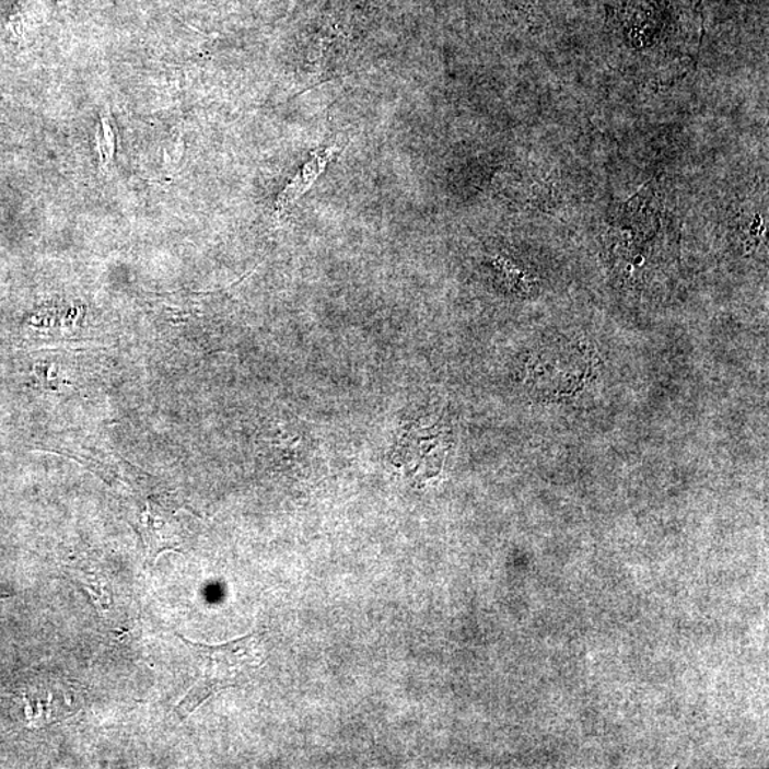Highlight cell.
I'll use <instances>...</instances> for the list:
<instances>
[{"instance_id":"7a4b0ae2","label":"cell","mask_w":769,"mask_h":769,"mask_svg":"<svg viewBox=\"0 0 769 769\" xmlns=\"http://www.w3.org/2000/svg\"><path fill=\"white\" fill-rule=\"evenodd\" d=\"M339 150H341L339 145H331V148L318 151V153H315L313 158L310 159V162L302 167L301 172L292 178V182L288 184L286 190L278 197L276 207L278 219L281 220L287 210L290 209L306 190H310V187L317 180L319 174L324 172V168L327 167V164L331 162L334 155L337 154Z\"/></svg>"},{"instance_id":"3957f363","label":"cell","mask_w":769,"mask_h":769,"mask_svg":"<svg viewBox=\"0 0 769 769\" xmlns=\"http://www.w3.org/2000/svg\"><path fill=\"white\" fill-rule=\"evenodd\" d=\"M102 126H103V137L101 133L96 135L97 141V153L98 160H101V167L107 170L115 159V131L112 129L110 116H107L106 112H102Z\"/></svg>"},{"instance_id":"6da1fadb","label":"cell","mask_w":769,"mask_h":769,"mask_svg":"<svg viewBox=\"0 0 769 769\" xmlns=\"http://www.w3.org/2000/svg\"><path fill=\"white\" fill-rule=\"evenodd\" d=\"M193 659L201 669V679L219 692L237 686L240 676L261 664V637L249 634L223 645L195 644L180 636Z\"/></svg>"}]
</instances>
